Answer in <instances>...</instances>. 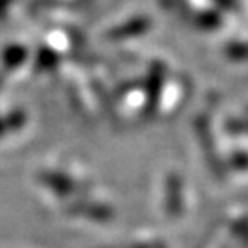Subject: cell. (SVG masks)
I'll list each match as a JSON object with an SVG mask.
<instances>
[{
    "label": "cell",
    "mask_w": 248,
    "mask_h": 248,
    "mask_svg": "<svg viewBox=\"0 0 248 248\" xmlns=\"http://www.w3.org/2000/svg\"><path fill=\"white\" fill-rule=\"evenodd\" d=\"M147 28H149V22H147V20H143V18H140V20L131 22L127 28H120V30L112 31L110 35L116 37V39H124V37H129V35H138V33H143Z\"/></svg>",
    "instance_id": "1"
}]
</instances>
